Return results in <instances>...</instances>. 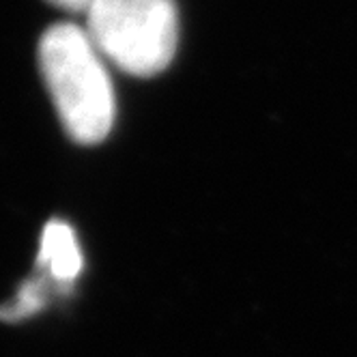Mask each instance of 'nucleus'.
<instances>
[{"instance_id": "4", "label": "nucleus", "mask_w": 357, "mask_h": 357, "mask_svg": "<svg viewBox=\"0 0 357 357\" xmlns=\"http://www.w3.org/2000/svg\"><path fill=\"white\" fill-rule=\"evenodd\" d=\"M45 301V278H35V280H29L26 284H24L17 293V297L5 305V310H0V317L7 319V321H17V319H24L33 312H37Z\"/></svg>"}, {"instance_id": "3", "label": "nucleus", "mask_w": 357, "mask_h": 357, "mask_svg": "<svg viewBox=\"0 0 357 357\" xmlns=\"http://www.w3.org/2000/svg\"><path fill=\"white\" fill-rule=\"evenodd\" d=\"M39 267L47 273L56 284H69L78 278L82 269V252L75 239L71 226L65 222L52 220L41 235L39 250Z\"/></svg>"}, {"instance_id": "2", "label": "nucleus", "mask_w": 357, "mask_h": 357, "mask_svg": "<svg viewBox=\"0 0 357 357\" xmlns=\"http://www.w3.org/2000/svg\"><path fill=\"white\" fill-rule=\"evenodd\" d=\"M86 33L99 54L121 71L151 78L174 59L178 15L174 0H97Z\"/></svg>"}, {"instance_id": "1", "label": "nucleus", "mask_w": 357, "mask_h": 357, "mask_svg": "<svg viewBox=\"0 0 357 357\" xmlns=\"http://www.w3.org/2000/svg\"><path fill=\"white\" fill-rule=\"evenodd\" d=\"M101 59L86 29L69 22L50 26L39 43L45 86L65 132L80 144L104 140L116 114L112 80Z\"/></svg>"}, {"instance_id": "5", "label": "nucleus", "mask_w": 357, "mask_h": 357, "mask_svg": "<svg viewBox=\"0 0 357 357\" xmlns=\"http://www.w3.org/2000/svg\"><path fill=\"white\" fill-rule=\"evenodd\" d=\"M47 3H52L54 7L69 11V13H86L97 0H47Z\"/></svg>"}]
</instances>
